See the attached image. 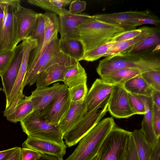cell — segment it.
<instances>
[{
    "instance_id": "obj_1",
    "label": "cell",
    "mask_w": 160,
    "mask_h": 160,
    "mask_svg": "<svg viewBox=\"0 0 160 160\" xmlns=\"http://www.w3.org/2000/svg\"><path fill=\"white\" fill-rule=\"evenodd\" d=\"M129 68L137 69L141 73L160 70V59L138 53L117 55L100 61L96 71L101 77L120 69Z\"/></svg>"
},
{
    "instance_id": "obj_2",
    "label": "cell",
    "mask_w": 160,
    "mask_h": 160,
    "mask_svg": "<svg viewBox=\"0 0 160 160\" xmlns=\"http://www.w3.org/2000/svg\"><path fill=\"white\" fill-rule=\"evenodd\" d=\"M77 30L78 37L84 44L86 53L111 42L114 37L128 30L96 19L79 24Z\"/></svg>"
},
{
    "instance_id": "obj_3",
    "label": "cell",
    "mask_w": 160,
    "mask_h": 160,
    "mask_svg": "<svg viewBox=\"0 0 160 160\" xmlns=\"http://www.w3.org/2000/svg\"><path fill=\"white\" fill-rule=\"evenodd\" d=\"M115 124L112 117L101 120L79 141L74 151L65 160H92L97 155L103 142Z\"/></svg>"
},
{
    "instance_id": "obj_4",
    "label": "cell",
    "mask_w": 160,
    "mask_h": 160,
    "mask_svg": "<svg viewBox=\"0 0 160 160\" xmlns=\"http://www.w3.org/2000/svg\"><path fill=\"white\" fill-rule=\"evenodd\" d=\"M59 39L56 35L37 61L27 68L23 87L36 82L43 71L49 66L58 63L66 65L75 64L78 61L63 54L59 48Z\"/></svg>"
},
{
    "instance_id": "obj_5",
    "label": "cell",
    "mask_w": 160,
    "mask_h": 160,
    "mask_svg": "<svg viewBox=\"0 0 160 160\" xmlns=\"http://www.w3.org/2000/svg\"><path fill=\"white\" fill-rule=\"evenodd\" d=\"M132 132L116 124L103 142L97 160H127Z\"/></svg>"
},
{
    "instance_id": "obj_6",
    "label": "cell",
    "mask_w": 160,
    "mask_h": 160,
    "mask_svg": "<svg viewBox=\"0 0 160 160\" xmlns=\"http://www.w3.org/2000/svg\"><path fill=\"white\" fill-rule=\"evenodd\" d=\"M4 16L0 31V54L13 50L16 45L17 12L21 5L20 0H0Z\"/></svg>"
},
{
    "instance_id": "obj_7",
    "label": "cell",
    "mask_w": 160,
    "mask_h": 160,
    "mask_svg": "<svg viewBox=\"0 0 160 160\" xmlns=\"http://www.w3.org/2000/svg\"><path fill=\"white\" fill-rule=\"evenodd\" d=\"M20 122L23 132L28 137L66 146L59 125L51 124L41 119L35 112Z\"/></svg>"
},
{
    "instance_id": "obj_8",
    "label": "cell",
    "mask_w": 160,
    "mask_h": 160,
    "mask_svg": "<svg viewBox=\"0 0 160 160\" xmlns=\"http://www.w3.org/2000/svg\"><path fill=\"white\" fill-rule=\"evenodd\" d=\"M110 95L97 108L87 111L81 119L63 135L66 145L71 147L77 144L101 120L108 111Z\"/></svg>"
},
{
    "instance_id": "obj_9",
    "label": "cell",
    "mask_w": 160,
    "mask_h": 160,
    "mask_svg": "<svg viewBox=\"0 0 160 160\" xmlns=\"http://www.w3.org/2000/svg\"><path fill=\"white\" fill-rule=\"evenodd\" d=\"M23 53L19 72L12 91L6 100V107L15 106L24 95L23 83L28 67L30 54L38 46V40L29 36L22 41Z\"/></svg>"
},
{
    "instance_id": "obj_10",
    "label": "cell",
    "mask_w": 160,
    "mask_h": 160,
    "mask_svg": "<svg viewBox=\"0 0 160 160\" xmlns=\"http://www.w3.org/2000/svg\"><path fill=\"white\" fill-rule=\"evenodd\" d=\"M71 103L68 88L43 110L35 112L41 119L51 124L59 125L69 110Z\"/></svg>"
},
{
    "instance_id": "obj_11",
    "label": "cell",
    "mask_w": 160,
    "mask_h": 160,
    "mask_svg": "<svg viewBox=\"0 0 160 160\" xmlns=\"http://www.w3.org/2000/svg\"><path fill=\"white\" fill-rule=\"evenodd\" d=\"M108 109L111 115L116 118H127L135 115L130 104L128 92L123 85H114Z\"/></svg>"
},
{
    "instance_id": "obj_12",
    "label": "cell",
    "mask_w": 160,
    "mask_h": 160,
    "mask_svg": "<svg viewBox=\"0 0 160 160\" xmlns=\"http://www.w3.org/2000/svg\"><path fill=\"white\" fill-rule=\"evenodd\" d=\"M96 19L94 15L86 13L72 14L67 10L63 14L59 16V32L60 39L66 38H79L77 28L79 24Z\"/></svg>"
},
{
    "instance_id": "obj_13",
    "label": "cell",
    "mask_w": 160,
    "mask_h": 160,
    "mask_svg": "<svg viewBox=\"0 0 160 160\" xmlns=\"http://www.w3.org/2000/svg\"><path fill=\"white\" fill-rule=\"evenodd\" d=\"M68 88L64 84L59 83L51 87L37 88L31 95L33 111L39 112L43 110Z\"/></svg>"
},
{
    "instance_id": "obj_14",
    "label": "cell",
    "mask_w": 160,
    "mask_h": 160,
    "mask_svg": "<svg viewBox=\"0 0 160 160\" xmlns=\"http://www.w3.org/2000/svg\"><path fill=\"white\" fill-rule=\"evenodd\" d=\"M114 86L104 82L101 78L96 79L84 100L88 111H92L99 106L111 94Z\"/></svg>"
},
{
    "instance_id": "obj_15",
    "label": "cell",
    "mask_w": 160,
    "mask_h": 160,
    "mask_svg": "<svg viewBox=\"0 0 160 160\" xmlns=\"http://www.w3.org/2000/svg\"><path fill=\"white\" fill-rule=\"evenodd\" d=\"M45 22L44 41L41 48L35 54L30 55L28 68L32 66L45 51L48 44L59 32L58 17L57 14L48 12L43 14Z\"/></svg>"
},
{
    "instance_id": "obj_16",
    "label": "cell",
    "mask_w": 160,
    "mask_h": 160,
    "mask_svg": "<svg viewBox=\"0 0 160 160\" xmlns=\"http://www.w3.org/2000/svg\"><path fill=\"white\" fill-rule=\"evenodd\" d=\"M39 13L30 9L20 6L17 12V45L20 42L29 36L35 25Z\"/></svg>"
},
{
    "instance_id": "obj_17",
    "label": "cell",
    "mask_w": 160,
    "mask_h": 160,
    "mask_svg": "<svg viewBox=\"0 0 160 160\" xmlns=\"http://www.w3.org/2000/svg\"><path fill=\"white\" fill-rule=\"evenodd\" d=\"M23 53L22 42L16 47V53L11 64L1 77L3 91L6 98H8L14 87L19 72Z\"/></svg>"
},
{
    "instance_id": "obj_18",
    "label": "cell",
    "mask_w": 160,
    "mask_h": 160,
    "mask_svg": "<svg viewBox=\"0 0 160 160\" xmlns=\"http://www.w3.org/2000/svg\"><path fill=\"white\" fill-rule=\"evenodd\" d=\"M22 146L33 149L39 153L62 158L66 153L67 146H63L51 141L28 137Z\"/></svg>"
},
{
    "instance_id": "obj_19",
    "label": "cell",
    "mask_w": 160,
    "mask_h": 160,
    "mask_svg": "<svg viewBox=\"0 0 160 160\" xmlns=\"http://www.w3.org/2000/svg\"><path fill=\"white\" fill-rule=\"evenodd\" d=\"M143 102L145 108V113L141 123V130L145 138L154 149L160 142L155 134L152 122V108L153 102L151 97L137 95Z\"/></svg>"
},
{
    "instance_id": "obj_20",
    "label": "cell",
    "mask_w": 160,
    "mask_h": 160,
    "mask_svg": "<svg viewBox=\"0 0 160 160\" xmlns=\"http://www.w3.org/2000/svg\"><path fill=\"white\" fill-rule=\"evenodd\" d=\"M150 14L148 11H129L110 13L95 15L97 19L107 23L123 27L128 30L130 29L127 26V22L130 20L139 18Z\"/></svg>"
},
{
    "instance_id": "obj_21",
    "label": "cell",
    "mask_w": 160,
    "mask_h": 160,
    "mask_svg": "<svg viewBox=\"0 0 160 160\" xmlns=\"http://www.w3.org/2000/svg\"><path fill=\"white\" fill-rule=\"evenodd\" d=\"M157 28L143 27L142 32L139 35L130 39L115 42L105 54L103 57H108L117 55L128 54L137 43L145 39L154 32Z\"/></svg>"
},
{
    "instance_id": "obj_22",
    "label": "cell",
    "mask_w": 160,
    "mask_h": 160,
    "mask_svg": "<svg viewBox=\"0 0 160 160\" xmlns=\"http://www.w3.org/2000/svg\"><path fill=\"white\" fill-rule=\"evenodd\" d=\"M73 65L56 63L49 66L43 71L38 78L36 82L37 88L47 87L56 82H63L65 71Z\"/></svg>"
},
{
    "instance_id": "obj_23",
    "label": "cell",
    "mask_w": 160,
    "mask_h": 160,
    "mask_svg": "<svg viewBox=\"0 0 160 160\" xmlns=\"http://www.w3.org/2000/svg\"><path fill=\"white\" fill-rule=\"evenodd\" d=\"M31 98V95L27 96L24 95L14 107L4 110V116L12 122L21 121L34 111Z\"/></svg>"
},
{
    "instance_id": "obj_24",
    "label": "cell",
    "mask_w": 160,
    "mask_h": 160,
    "mask_svg": "<svg viewBox=\"0 0 160 160\" xmlns=\"http://www.w3.org/2000/svg\"><path fill=\"white\" fill-rule=\"evenodd\" d=\"M87 111L84 101L71 102L69 110L59 125L63 135L76 124Z\"/></svg>"
},
{
    "instance_id": "obj_25",
    "label": "cell",
    "mask_w": 160,
    "mask_h": 160,
    "mask_svg": "<svg viewBox=\"0 0 160 160\" xmlns=\"http://www.w3.org/2000/svg\"><path fill=\"white\" fill-rule=\"evenodd\" d=\"M59 48L65 55L78 62L82 60L85 53V47L79 38L59 39Z\"/></svg>"
},
{
    "instance_id": "obj_26",
    "label": "cell",
    "mask_w": 160,
    "mask_h": 160,
    "mask_svg": "<svg viewBox=\"0 0 160 160\" xmlns=\"http://www.w3.org/2000/svg\"><path fill=\"white\" fill-rule=\"evenodd\" d=\"M133 141L138 160H152L154 149L147 141L141 129L132 132Z\"/></svg>"
},
{
    "instance_id": "obj_27",
    "label": "cell",
    "mask_w": 160,
    "mask_h": 160,
    "mask_svg": "<svg viewBox=\"0 0 160 160\" xmlns=\"http://www.w3.org/2000/svg\"><path fill=\"white\" fill-rule=\"evenodd\" d=\"M140 71L133 68H126L112 72L101 77L104 82L112 85H123L131 78L140 75Z\"/></svg>"
},
{
    "instance_id": "obj_28",
    "label": "cell",
    "mask_w": 160,
    "mask_h": 160,
    "mask_svg": "<svg viewBox=\"0 0 160 160\" xmlns=\"http://www.w3.org/2000/svg\"><path fill=\"white\" fill-rule=\"evenodd\" d=\"M87 74L79 62L68 68L65 71L63 82L68 88L87 83Z\"/></svg>"
},
{
    "instance_id": "obj_29",
    "label": "cell",
    "mask_w": 160,
    "mask_h": 160,
    "mask_svg": "<svg viewBox=\"0 0 160 160\" xmlns=\"http://www.w3.org/2000/svg\"><path fill=\"white\" fill-rule=\"evenodd\" d=\"M123 85L128 92L147 97H151L154 90L147 84L141 75L131 78Z\"/></svg>"
},
{
    "instance_id": "obj_30",
    "label": "cell",
    "mask_w": 160,
    "mask_h": 160,
    "mask_svg": "<svg viewBox=\"0 0 160 160\" xmlns=\"http://www.w3.org/2000/svg\"><path fill=\"white\" fill-rule=\"evenodd\" d=\"M72 0H29L28 2L32 5L53 12L59 16L67 10L64 8L69 4Z\"/></svg>"
},
{
    "instance_id": "obj_31",
    "label": "cell",
    "mask_w": 160,
    "mask_h": 160,
    "mask_svg": "<svg viewBox=\"0 0 160 160\" xmlns=\"http://www.w3.org/2000/svg\"><path fill=\"white\" fill-rule=\"evenodd\" d=\"M160 32L157 29L148 36L135 44L128 53H135L160 44Z\"/></svg>"
},
{
    "instance_id": "obj_32",
    "label": "cell",
    "mask_w": 160,
    "mask_h": 160,
    "mask_svg": "<svg viewBox=\"0 0 160 160\" xmlns=\"http://www.w3.org/2000/svg\"><path fill=\"white\" fill-rule=\"evenodd\" d=\"M45 31V22L43 14L39 13L36 23L29 36L38 40V46L31 52L30 55L37 53L43 43Z\"/></svg>"
},
{
    "instance_id": "obj_33",
    "label": "cell",
    "mask_w": 160,
    "mask_h": 160,
    "mask_svg": "<svg viewBox=\"0 0 160 160\" xmlns=\"http://www.w3.org/2000/svg\"><path fill=\"white\" fill-rule=\"evenodd\" d=\"M115 43V42H109L86 52L82 60L92 62L103 57L108 50Z\"/></svg>"
},
{
    "instance_id": "obj_34",
    "label": "cell",
    "mask_w": 160,
    "mask_h": 160,
    "mask_svg": "<svg viewBox=\"0 0 160 160\" xmlns=\"http://www.w3.org/2000/svg\"><path fill=\"white\" fill-rule=\"evenodd\" d=\"M141 76L154 90L160 91V70H152L142 73Z\"/></svg>"
},
{
    "instance_id": "obj_35",
    "label": "cell",
    "mask_w": 160,
    "mask_h": 160,
    "mask_svg": "<svg viewBox=\"0 0 160 160\" xmlns=\"http://www.w3.org/2000/svg\"><path fill=\"white\" fill-rule=\"evenodd\" d=\"M160 21L158 17L151 14L148 16L129 20L127 23V27L130 29H134L137 26L144 24H152L156 25H159Z\"/></svg>"
},
{
    "instance_id": "obj_36",
    "label": "cell",
    "mask_w": 160,
    "mask_h": 160,
    "mask_svg": "<svg viewBox=\"0 0 160 160\" xmlns=\"http://www.w3.org/2000/svg\"><path fill=\"white\" fill-rule=\"evenodd\" d=\"M68 88L72 102L84 101L88 92L87 83L80 84Z\"/></svg>"
},
{
    "instance_id": "obj_37",
    "label": "cell",
    "mask_w": 160,
    "mask_h": 160,
    "mask_svg": "<svg viewBox=\"0 0 160 160\" xmlns=\"http://www.w3.org/2000/svg\"><path fill=\"white\" fill-rule=\"evenodd\" d=\"M16 53V47L0 54V76L1 77L7 70L12 61Z\"/></svg>"
},
{
    "instance_id": "obj_38",
    "label": "cell",
    "mask_w": 160,
    "mask_h": 160,
    "mask_svg": "<svg viewBox=\"0 0 160 160\" xmlns=\"http://www.w3.org/2000/svg\"><path fill=\"white\" fill-rule=\"evenodd\" d=\"M128 94L130 105L135 114L144 115L145 108L142 101L137 95L129 92Z\"/></svg>"
},
{
    "instance_id": "obj_39",
    "label": "cell",
    "mask_w": 160,
    "mask_h": 160,
    "mask_svg": "<svg viewBox=\"0 0 160 160\" xmlns=\"http://www.w3.org/2000/svg\"><path fill=\"white\" fill-rule=\"evenodd\" d=\"M142 29L143 27L137 29L125 31L114 37L111 42H117L130 39L140 34Z\"/></svg>"
},
{
    "instance_id": "obj_40",
    "label": "cell",
    "mask_w": 160,
    "mask_h": 160,
    "mask_svg": "<svg viewBox=\"0 0 160 160\" xmlns=\"http://www.w3.org/2000/svg\"><path fill=\"white\" fill-rule=\"evenodd\" d=\"M152 122L153 130L158 139L160 137V108L153 103Z\"/></svg>"
},
{
    "instance_id": "obj_41",
    "label": "cell",
    "mask_w": 160,
    "mask_h": 160,
    "mask_svg": "<svg viewBox=\"0 0 160 160\" xmlns=\"http://www.w3.org/2000/svg\"><path fill=\"white\" fill-rule=\"evenodd\" d=\"M86 4V2L83 1H72L70 4L68 11L72 14H78L85 10Z\"/></svg>"
},
{
    "instance_id": "obj_42",
    "label": "cell",
    "mask_w": 160,
    "mask_h": 160,
    "mask_svg": "<svg viewBox=\"0 0 160 160\" xmlns=\"http://www.w3.org/2000/svg\"><path fill=\"white\" fill-rule=\"evenodd\" d=\"M22 160H35L39 158L42 153L30 148H21Z\"/></svg>"
},
{
    "instance_id": "obj_43",
    "label": "cell",
    "mask_w": 160,
    "mask_h": 160,
    "mask_svg": "<svg viewBox=\"0 0 160 160\" xmlns=\"http://www.w3.org/2000/svg\"><path fill=\"white\" fill-rule=\"evenodd\" d=\"M127 160H138L132 137L130 142Z\"/></svg>"
},
{
    "instance_id": "obj_44",
    "label": "cell",
    "mask_w": 160,
    "mask_h": 160,
    "mask_svg": "<svg viewBox=\"0 0 160 160\" xmlns=\"http://www.w3.org/2000/svg\"><path fill=\"white\" fill-rule=\"evenodd\" d=\"M17 147H14L6 150L0 151V160H7Z\"/></svg>"
},
{
    "instance_id": "obj_45",
    "label": "cell",
    "mask_w": 160,
    "mask_h": 160,
    "mask_svg": "<svg viewBox=\"0 0 160 160\" xmlns=\"http://www.w3.org/2000/svg\"><path fill=\"white\" fill-rule=\"evenodd\" d=\"M151 98L153 103L160 108V91L153 90Z\"/></svg>"
},
{
    "instance_id": "obj_46",
    "label": "cell",
    "mask_w": 160,
    "mask_h": 160,
    "mask_svg": "<svg viewBox=\"0 0 160 160\" xmlns=\"http://www.w3.org/2000/svg\"><path fill=\"white\" fill-rule=\"evenodd\" d=\"M22 159L21 148L17 147L16 150L7 160H22Z\"/></svg>"
},
{
    "instance_id": "obj_47",
    "label": "cell",
    "mask_w": 160,
    "mask_h": 160,
    "mask_svg": "<svg viewBox=\"0 0 160 160\" xmlns=\"http://www.w3.org/2000/svg\"><path fill=\"white\" fill-rule=\"evenodd\" d=\"M160 142L155 148L152 160H160Z\"/></svg>"
},
{
    "instance_id": "obj_48",
    "label": "cell",
    "mask_w": 160,
    "mask_h": 160,
    "mask_svg": "<svg viewBox=\"0 0 160 160\" xmlns=\"http://www.w3.org/2000/svg\"><path fill=\"white\" fill-rule=\"evenodd\" d=\"M58 159L53 156L42 154L39 158L35 160H58Z\"/></svg>"
},
{
    "instance_id": "obj_49",
    "label": "cell",
    "mask_w": 160,
    "mask_h": 160,
    "mask_svg": "<svg viewBox=\"0 0 160 160\" xmlns=\"http://www.w3.org/2000/svg\"><path fill=\"white\" fill-rule=\"evenodd\" d=\"M4 16L3 8L0 2V31L1 29Z\"/></svg>"
},
{
    "instance_id": "obj_50",
    "label": "cell",
    "mask_w": 160,
    "mask_h": 160,
    "mask_svg": "<svg viewBox=\"0 0 160 160\" xmlns=\"http://www.w3.org/2000/svg\"><path fill=\"white\" fill-rule=\"evenodd\" d=\"M97 155L95 156L92 160H97Z\"/></svg>"
},
{
    "instance_id": "obj_51",
    "label": "cell",
    "mask_w": 160,
    "mask_h": 160,
    "mask_svg": "<svg viewBox=\"0 0 160 160\" xmlns=\"http://www.w3.org/2000/svg\"><path fill=\"white\" fill-rule=\"evenodd\" d=\"M58 160H64L62 158H59L58 159Z\"/></svg>"
},
{
    "instance_id": "obj_52",
    "label": "cell",
    "mask_w": 160,
    "mask_h": 160,
    "mask_svg": "<svg viewBox=\"0 0 160 160\" xmlns=\"http://www.w3.org/2000/svg\"><path fill=\"white\" fill-rule=\"evenodd\" d=\"M2 90V88H0V91H1Z\"/></svg>"
}]
</instances>
